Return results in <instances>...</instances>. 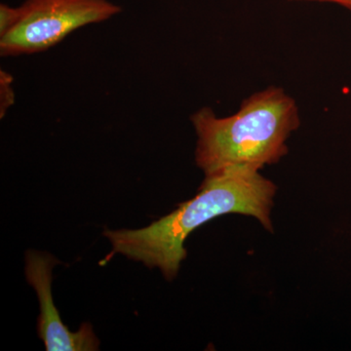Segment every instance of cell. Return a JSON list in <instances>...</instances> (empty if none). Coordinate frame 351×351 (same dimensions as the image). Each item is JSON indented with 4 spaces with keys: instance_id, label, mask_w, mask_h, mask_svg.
Listing matches in <instances>:
<instances>
[{
    "instance_id": "cell-1",
    "label": "cell",
    "mask_w": 351,
    "mask_h": 351,
    "mask_svg": "<svg viewBox=\"0 0 351 351\" xmlns=\"http://www.w3.org/2000/svg\"><path fill=\"white\" fill-rule=\"evenodd\" d=\"M276 186L251 166H234L207 175L197 195L174 212L141 230H106L114 254L147 267H158L167 280L177 276L186 257L184 241L196 228L217 217L242 214L255 217L272 232L270 212Z\"/></svg>"
},
{
    "instance_id": "cell-2",
    "label": "cell",
    "mask_w": 351,
    "mask_h": 351,
    "mask_svg": "<svg viewBox=\"0 0 351 351\" xmlns=\"http://www.w3.org/2000/svg\"><path fill=\"white\" fill-rule=\"evenodd\" d=\"M197 135L195 160L205 176L234 166L262 169L288 152L287 142L301 124L299 108L281 87L261 90L228 117L210 108L191 115Z\"/></svg>"
},
{
    "instance_id": "cell-3",
    "label": "cell",
    "mask_w": 351,
    "mask_h": 351,
    "mask_svg": "<svg viewBox=\"0 0 351 351\" xmlns=\"http://www.w3.org/2000/svg\"><path fill=\"white\" fill-rule=\"evenodd\" d=\"M19 8L17 24L0 38L1 57L44 52L76 29L105 22L122 11L108 0H25Z\"/></svg>"
},
{
    "instance_id": "cell-4",
    "label": "cell",
    "mask_w": 351,
    "mask_h": 351,
    "mask_svg": "<svg viewBox=\"0 0 351 351\" xmlns=\"http://www.w3.org/2000/svg\"><path fill=\"white\" fill-rule=\"evenodd\" d=\"M58 263L52 256L38 252L27 254L25 274L34 288L40 304L38 331L47 351H93L99 350V341L91 325H82L77 332L69 331L60 317L51 292L52 269Z\"/></svg>"
},
{
    "instance_id": "cell-5",
    "label": "cell",
    "mask_w": 351,
    "mask_h": 351,
    "mask_svg": "<svg viewBox=\"0 0 351 351\" xmlns=\"http://www.w3.org/2000/svg\"><path fill=\"white\" fill-rule=\"evenodd\" d=\"M12 84V76L6 71H1L0 73V95H1L0 97V113H1V117H3V114L5 115L8 108L13 105L15 95H14Z\"/></svg>"
},
{
    "instance_id": "cell-6",
    "label": "cell",
    "mask_w": 351,
    "mask_h": 351,
    "mask_svg": "<svg viewBox=\"0 0 351 351\" xmlns=\"http://www.w3.org/2000/svg\"><path fill=\"white\" fill-rule=\"evenodd\" d=\"M19 7H11L2 3L0 5V38L12 29L20 19Z\"/></svg>"
},
{
    "instance_id": "cell-7",
    "label": "cell",
    "mask_w": 351,
    "mask_h": 351,
    "mask_svg": "<svg viewBox=\"0 0 351 351\" xmlns=\"http://www.w3.org/2000/svg\"><path fill=\"white\" fill-rule=\"evenodd\" d=\"M289 1L329 2V3L338 4V5L345 7L351 11V0H289Z\"/></svg>"
}]
</instances>
